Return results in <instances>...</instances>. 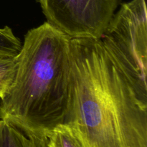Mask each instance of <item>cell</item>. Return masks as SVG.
<instances>
[{
    "instance_id": "cell-5",
    "label": "cell",
    "mask_w": 147,
    "mask_h": 147,
    "mask_svg": "<svg viewBox=\"0 0 147 147\" xmlns=\"http://www.w3.org/2000/svg\"><path fill=\"white\" fill-rule=\"evenodd\" d=\"M0 147H47V138L37 136L0 119Z\"/></svg>"
},
{
    "instance_id": "cell-3",
    "label": "cell",
    "mask_w": 147,
    "mask_h": 147,
    "mask_svg": "<svg viewBox=\"0 0 147 147\" xmlns=\"http://www.w3.org/2000/svg\"><path fill=\"white\" fill-rule=\"evenodd\" d=\"M139 98L147 103V13L145 0L123 3L100 39Z\"/></svg>"
},
{
    "instance_id": "cell-4",
    "label": "cell",
    "mask_w": 147,
    "mask_h": 147,
    "mask_svg": "<svg viewBox=\"0 0 147 147\" xmlns=\"http://www.w3.org/2000/svg\"><path fill=\"white\" fill-rule=\"evenodd\" d=\"M47 22L69 38L99 39L119 0H37Z\"/></svg>"
},
{
    "instance_id": "cell-1",
    "label": "cell",
    "mask_w": 147,
    "mask_h": 147,
    "mask_svg": "<svg viewBox=\"0 0 147 147\" xmlns=\"http://www.w3.org/2000/svg\"><path fill=\"white\" fill-rule=\"evenodd\" d=\"M73 97L68 123L87 147H147V103L100 40L70 39Z\"/></svg>"
},
{
    "instance_id": "cell-8",
    "label": "cell",
    "mask_w": 147,
    "mask_h": 147,
    "mask_svg": "<svg viewBox=\"0 0 147 147\" xmlns=\"http://www.w3.org/2000/svg\"><path fill=\"white\" fill-rule=\"evenodd\" d=\"M22 44L8 26L0 28V53L17 55L22 48Z\"/></svg>"
},
{
    "instance_id": "cell-2",
    "label": "cell",
    "mask_w": 147,
    "mask_h": 147,
    "mask_svg": "<svg viewBox=\"0 0 147 147\" xmlns=\"http://www.w3.org/2000/svg\"><path fill=\"white\" fill-rule=\"evenodd\" d=\"M70 40L47 22L26 33L14 80L0 98V119L45 138L68 123L73 97Z\"/></svg>"
},
{
    "instance_id": "cell-6",
    "label": "cell",
    "mask_w": 147,
    "mask_h": 147,
    "mask_svg": "<svg viewBox=\"0 0 147 147\" xmlns=\"http://www.w3.org/2000/svg\"><path fill=\"white\" fill-rule=\"evenodd\" d=\"M47 147H87L78 131L70 124L56 127L47 136Z\"/></svg>"
},
{
    "instance_id": "cell-7",
    "label": "cell",
    "mask_w": 147,
    "mask_h": 147,
    "mask_svg": "<svg viewBox=\"0 0 147 147\" xmlns=\"http://www.w3.org/2000/svg\"><path fill=\"white\" fill-rule=\"evenodd\" d=\"M17 55L0 53V98L11 86L17 66Z\"/></svg>"
}]
</instances>
